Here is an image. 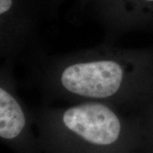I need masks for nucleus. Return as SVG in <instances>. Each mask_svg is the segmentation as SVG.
<instances>
[{
    "mask_svg": "<svg viewBox=\"0 0 153 153\" xmlns=\"http://www.w3.org/2000/svg\"><path fill=\"white\" fill-rule=\"evenodd\" d=\"M38 126L50 136L75 140L98 150L119 145L134 125L123 110L100 102H79L64 107H45L34 115Z\"/></svg>",
    "mask_w": 153,
    "mask_h": 153,
    "instance_id": "f03ea898",
    "label": "nucleus"
},
{
    "mask_svg": "<svg viewBox=\"0 0 153 153\" xmlns=\"http://www.w3.org/2000/svg\"><path fill=\"white\" fill-rule=\"evenodd\" d=\"M45 90L73 103L100 102L134 112L153 96V49L99 45L47 61Z\"/></svg>",
    "mask_w": 153,
    "mask_h": 153,
    "instance_id": "f257e3e1",
    "label": "nucleus"
},
{
    "mask_svg": "<svg viewBox=\"0 0 153 153\" xmlns=\"http://www.w3.org/2000/svg\"><path fill=\"white\" fill-rule=\"evenodd\" d=\"M131 114L134 116L137 128L145 132L153 140V96Z\"/></svg>",
    "mask_w": 153,
    "mask_h": 153,
    "instance_id": "20e7f679",
    "label": "nucleus"
},
{
    "mask_svg": "<svg viewBox=\"0 0 153 153\" xmlns=\"http://www.w3.org/2000/svg\"><path fill=\"white\" fill-rule=\"evenodd\" d=\"M139 1H140V2H142L144 3L146 5H153V0H139Z\"/></svg>",
    "mask_w": 153,
    "mask_h": 153,
    "instance_id": "39448f33",
    "label": "nucleus"
},
{
    "mask_svg": "<svg viewBox=\"0 0 153 153\" xmlns=\"http://www.w3.org/2000/svg\"><path fill=\"white\" fill-rule=\"evenodd\" d=\"M31 112L17 93L12 62L5 60L0 71V137L14 141L23 136L31 123Z\"/></svg>",
    "mask_w": 153,
    "mask_h": 153,
    "instance_id": "7ed1b4c3",
    "label": "nucleus"
}]
</instances>
